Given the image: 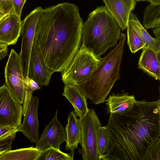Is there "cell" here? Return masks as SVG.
Instances as JSON below:
<instances>
[{
	"label": "cell",
	"mask_w": 160,
	"mask_h": 160,
	"mask_svg": "<svg viewBox=\"0 0 160 160\" xmlns=\"http://www.w3.org/2000/svg\"><path fill=\"white\" fill-rule=\"evenodd\" d=\"M106 152L99 160H144L160 137V100H136L130 111L110 113Z\"/></svg>",
	"instance_id": "cell-1"
},
{
	"label": "cell",
	"mask_w": 160,
	"mask_h": 160,
	"mask_svg": "<svg viewBox=\"0 0 160 160\" xmlns=\"http://www.w3.org/2000/svg\"><path fill=\"white\" fill-rule=\"evenodd\" d=\"M83 20L78 7L69 2L43 8L34 42L47 68L62 72L81 45Z\"/></svg>",
	"instance_id": "cell-2"
},
{
	"label": "cell",
	"mask_w": 160,
	"mask_h": 160,
	"mask_svg": "<svg viewBox=\"0 0 160 160\" xmlns=\"http://www.w3.org/2000/svg\"><path fill=\"white\" fill-rule=\"evenodd\" d=\"M126 37L121 33L117 45L100 59L91 74L77 86L86 99L96 105L105 102L115 82L120 78V66Z\"/></svg>",
	"instance_id": "cell-3"
},
{
	"label": "cell",
	"mask_w": 160,
	"mask_h": 160,
	"mask_svg": "<svg viewBox=\"0 0 160 160\" xmlns=\"http://www.w3.org/2000/svg\"><path fill=\"white\" fill-rule=\"evenodd\" d=\"M121 28L105 6L97 7L83 23L82 44L99 59L118 43Z\"/></svg>",
	"instance_id": "cell-4"
},
{
	"label": "cell",
	"mask_w": 160,
	"mask_h": 160,
	"mask_svg": "<svg viewBox=\"0 0 160 160\" xmlns=\"http://www.w3.org/2000/svg\"><path fill=\"white\" fill-rule=\"evenodd\" d=\"M100 59L82 44L68 67L61 72L62 81L64 84L77 86L91 74Z\"/></svg>",
	"instance_id": "cell-5"
},
{
	"label": "cell",
	"mask_w": 160,
	"mask_h": 160,
	"mask_svg": "<svg viewBox=\"0 0 160 160\" xmlns=\"http://www.w3.org/2000/svg\"><path fill=\"white\" fill-rule=\"evenodd\" d=\"M81 130L80 152L84 160H99L98 131L102 126L94 109H89L86 115L78 119Z\"/></svg>",
	"instance_id": "cell-6"
},
{
	"label": "cell",
	"mask_w": 160,
	"mask_h": 160,
	"mask_svg": "<svg viewBox=\"0 0 160 160\" xmlns=\"http://www.w3.org/2000/svg\"><path fill=\"white\" fill-rule=\"evenodd\" d=\"M42 9L40 7L36 8L22 21L21 34L22 39L21 50L19 55L24 77H28L29 60L35 31Z\"/></svg>",
	"instance_id": "cell-7"
},
{
	"label": "cell",
	"mask_w": 160,
	"mask_h": 160,
	"mask_svg": "<svg viewBox=\"0 0 160 160\" xmlns=\"http://www.w3.org/2000/svg\"><path fill=\"white\" fill-rule=\"evenodd\" d=\"M5 84L12 95L20 103H23L25 93L24 77L19 55L12 49L5 68Z\"/></svg>",
	"instance_id": "cell-8"
},
{
	"label": "cell",
	"mask_w": 160,
	"mask_h": 160,
	"mask_svg": "<svg viewBox=\"0 0 160 160\" xmlns=\"http://www.w3.org/2000/svg\"><path fill=\"white\" fill-rule=\"evenodd\" d=\"M22 104L11 94L5 83L0 87V126L18 128L21 124Z\"/></svg>",
	"instance_id": "cell-9"
},
{
	"label": "cell",
	"mask_w": 160,
	"mask_h": 160,
	"mask_svg": "<svg viewBox=\"0 0 160 160\" xmlns=\"http://www.w3.org/2000/svg\"><path fill=\"white\" fill-rule=\"evenodd\" d=\"M58 110L43 130L36 147L42 151L48 147L59 148L61 143L66 142V135L65 129L57 119Z\"/></svg>",
	"instance_id": "cell-10"
},
{
	"label": "cell",
	"mask_w": 160,
	"mask_h": 160,
	"mask_svg": "<svg viewBox=\"0 0 160 160\" xmlns=\"http://www.w3.org/2000/svg\"><path fill=\"white\" fill-rule=\"evenodd\" d=\"M39 100L37 97L32 96L28 104L22 124L16 129L21 132L32 142L36 143L39 139L38 110Z\"/></svg>",
	"instance_id": "cell-11"
},
{
	"label": "cell",
	"mask_w": 160,
	"mask_h": 160,
	"mask_svg": "<svg viewBox=\"0 0 160 160\" xmlns=\"http://www.w3.org/2000/svg\"><path fill=\"white\" fill-rule=\"evenodd\" d=\"M53 73L45 65L33 42L29 60L28 77L35 81L41 87L49 84Z\"/></svg>",
	"instance_id": "cell-12"
},
{
	"label": "cell",
	"mask_w": 160,
	"mask_h": 160,
	"mask_svg": "<svg viewBox=\"0 0 160 160\" xmlns=\"http://www.w3.org/2000/svg\"><path fill=\"white\" fill-rule=\"evenodd\" d=\"M105 7L122 30L127 28L132 11L136 4L135 0H103Z\"/></svg>",
	"instance_id": "cell-13"
},
{
	"label": "cell",
	"mask_w": 160,
	"mask_h": 160,
	"mask_svg": "<svg viewBox=\"0 0 160 160\" xmlns=\"http://www.w3.org/2000/svg\"><path fill=\"white\" fill-rule=\"evenodd\" d=\"M21 18L13 13L5 15L0 19V42L8 46L15 44L21 30Z\"/></svg>",
	"instance_id": "cell-14"
},
{
	"label": "cell",
	"mask_w": 160,
	"mask_h": 160,
	"mask_svg": "<svg viewBox=\"0 0 160 160\" xmlns=\"http://www.w3.org/2000/svg\"><path fill=\"white\" fill-rule=\"evenodd\" d=\"M62 95L72 105L74 112L79 118H83L89 111L87 99L77 85L65 84Z\"/></svg>",
	"instance_id": "cell-15"
},
{
	"label": "cell",
	"mask_w": 160,
	"mask_h": 160,
	"mask_svg": "<svg viewBox=\"0 0 160 160\" xmlns=\"http://www.w3.org/2000/svg\"><path fill=\"white\" fill-rule=\"evenodd\" d=\"M67 120L65 128L66 135L65 149L67 151L70 150V154L73 158L75 150L80 142L81 130L78 119L73 111L70 112Z\"/></svg>",
	"instance_id": "cell-16"
},
{
	"label": "cell",
	"mask_w": 160,
	"mask_h": 160,
	"mask_svg": "<svg viewBox=\"0 0 160 160\" xmlns=\"http://www.w3.org/2000/svg\"><path fill=\"white\" fill-rule=\"evenodd\" d=\"M142 49L138 62V68L156 80H160V53L147 47H145Z\"/></svg>",
	"instance_id": "cell-17"
},
{
	"label": "cell",
	"mask_w": 160,
	"mask_h": 160,
	"mask_svg": "<svg viewBox=\"0 0 160 160\" xmlns=\"http://www.w3.org/2000/svg\"><path fill=\"white\" fill-rule=\"evenodd\" d=\"M136 101L133 95L124 92L116 94L113 93L105 102L108 113L121 114L131 110Z\"/></svg>",
	"instance_id": "cell-18"
},
{
	"label": "cell",
	"mask_w": 160,
	"mask_h": 160,
	"mask_svg": "<svg viewBox=\"0 0 160 160\" xmlns=\"http://www.w3.org/2000/svg\"><path fill=\"white\" fill-rule=\"evenodd\" d=\"M41 151L32 146L11 149L0 153V160H37Z\"/></svg>",
	"instance_id": "cell-19"
},
{
	"label": "cell",
	"mask_w": 160,
	"mask_h": 160,
	"mask_svg": "<svg viewBox=\"0 0 160 160\" xmlns=\"http://www.w3.org/2000/svg\"><path fill=\"white\" fill-rule=\"evenodd\" d=\"M129 22L146 44L145 47L160 53V39L152 37L141 24L137 16L132 12L130 14Z\"/></svg>",
	"instance_id": "cell-20"
},
{
	"label": "cell",
	"mask_w": 160,
	"mask_h": 160,
	"mask_svg": "<svg viewBox=\"0 0 160 160\" xmlns=\"http://www.w3.org/2000/svg\"><path fill=\"white\" fill-rule=\"evenodd\" d=\"M143 22L146 28L160 27V4L148 5L144 12Z\"/></svg>",
	"instance_id": "cell-21"
},
{
	"label": "cell",
	"mask_w": 160,
	"mask_h": 160,
	"mask_svg": "<svg viewBox=\"0 0 160 160\" xmlns=\"http://www.w3.org/2000/svg\"><path fill=\"white\" fill-rule=\"evenodd\" d=\"M127 29V43L132 53H135L146 47V44L129 22Z\"/></svg>",
	"instance_id": "cell-22"
},
{
	"label": "cell",
	"mask_w": 160,
	"mask_h": 160,
	"mask_svg": "<svg viewBox=\"0 0 160 160\" xmlns=\"http://www.w3.org/2000/svg\"><path fill=\"white\" fill-rule=\"evenodd\" d=\"M73 160L70 154L62 152L59 148L48 147L41 151L37 160Z\"/></svg>",
	"instance_id": "cell-23"
},
{
	"label": "cell",
	"mask_w": 160,
	"mask_h": 160,
	"mask_svg": "<svg viewBox=\"0 0 160 160\" xmlns=\"http://www.w3.org/2000/svg\"><path fill=\"white\" fill-rule=\"evenodd\" d=\"M98 142L99 152V158L106 152L108 140L106 134V126H100L98 131Z\"/></svg>",
	"instance_id": "cell-24"
},
{
	"label": "cell",
	"mask_w": 160,
	"mask_h": 160,
	"mask_svg": "<svg viewBox=\"0 0 160 160\" xmlns=\"http://www.w3.org/2000/svg\"><path fill=\"white\" fill-rule=\"evenodd\" d=\"M144 160H160V137L150 147Z\"/></svg>",
	"instance_id": "cell-25"
},
{
	"label": "cell",
	"mask_w": 160,
	"mask_h": 160,
	"mask_svg": "<svg viewBox=\"0 0 160 160\" xmlns=\"http://www.w3.org/2000/svg\"><path fill=\"white\" fill-rule=\"evenodd\" d=\"M17 132L15 131L0 138V153L11 150Z\"/></svg>",
	"instance_id": "cell-26"
},
{
	"label": "cell",
	"mask_w": 160,
	"mask_h": 160,
	"mask_svg": "<svg viewBox=\"0 0 160 160\" xmlns=\"http://www.w3.org/2000/svg\"><path fill=\"white\" fill-rule=\"evenodd\" d=\"M13 0H0V10L5 15L13 13L12 3Z\"/></svg>",
	"instance_id": "cell-27"
},
{
	"label": "cell",
	"mask_w": 160,
	"mask_h": 160,
	"mask_svg": "<svg viewBox=\"0 0 160 160\" xmlns=\"http://www.w3.org/2000/svg\"><path fill=\"white\" fill-rule=\"evenodd\" d=\"M26 0H13L12 3L14 14L21 18L23 6Z\"/></svg>",
	"instance_id": "cell-28"
},
{
	"label": "cell",
	"mask_w": 160,
	"mask_h": 160,
	"mask_svg": "<svg viewBox=\"0 0 160 160\" xmlns=\"http://www.w3.org/2000/svg\"><path fill=\"white\" fill-rule=\"evenodd\" d=\"M24 83L32 88L34 91L41 88L38 84L35 81L28 77H24Z\"/></svg>",
	"instance_id": "cell-29"
},
{
	"label": "cell",
	"mask_w": 160,
	"mask_h": 160,
	"mask_svg": "<svg viewBox=\"0 0 160 160\" xmlns=\"http://www.w3.org/2000/svg\"><path fill=\"white\" fill-rule=\"evenodd\" d=\"M16 129L15 128L0 126V138L10 133L17 131Z\"/></svg>",
	"instance_id": "cell-30"
},
{
	"label": "cell",
	"mask_w": 160,
	"mask_h": 160,
	"mask_svg": "<svg viewBox=\"0 0 160 160\" xmlns=\"http://www.w3.org/2000/svg\"><path fill=\"white\" fill-rule=\"evenodd\" d=\"M8 45L0 42V61L4 58L8 54Z\"/></svg>",
	"instance_id": "cell-31"
},
{
	"label": "cell",
	"mask_w": 160,
	"mask_h": 160,
	"mask_svg": "<svg viewBox=\"0 0 160 160\" xmlns=\"http://www.w3.org/2000/svg\"><path fill=\"white\" fill-rule=\"evenodd\" d=\"M154 35L159 39L160 38V27H156L154 28L153 30Z\"/></svg>",
	"instance_id": "cell-32"
},
{
	"label": "cell",
	"mask_w": 160,
	"mask_h": 160,
	"mask_svg": "<svg viewBox=\"0 0 160 160\" xmlns=\"http://www.w3.org/2000/svg\"><path fill=\"white\" fill-rule=\"evenodd\" d=\"M136 1H147L150 2V3L158 5L160 4V0H135Z\"/></svg>",
	"instance_id": "cell-33"
},
{
	"label": "cell",
	"mask_w": 160,
	"mask_h": 160,
	"mask_svg": "<svg viewBox=\"0 0 160 160\" xmlns=\"http://www.w3.org/2000/svg\"><path fill=\"white\" fill-rule=\"evenodd\" d=\"M5 14L0 10V19Z\"/></svg>",
	"instance_id": "cell-34"
}]
</instances>
